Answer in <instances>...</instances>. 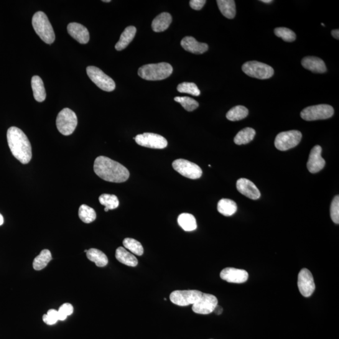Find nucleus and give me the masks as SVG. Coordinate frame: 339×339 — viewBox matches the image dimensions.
I'll use <instances>...</instances> for the list:
<instances>
[{"label": "nucleus", "instance_id": "nucleus-1", "mask_svg": "<svg viewBox=\"0 0 339 339\" xmlns=\"http://www.w3.org/2000/svg\"><path fill=\"white\" fill-rule=\"evenodd\" d=\"M94 171L102 179L110 182H124L129 177V171L125 167L104 156L96 158Z\"/></svg>", "mask_w": 339, "mask_h": 339}, {"label": "nucleus", "instance_id": "nucleus-2", "mask_svg": "<svg viewBox=\"0 0 339 339\" xmlns=\"http://www.w3.org/2000/svg\"><path fill=\"white\" fill-rule=\"evenodd\" d=\"M7 141L12 154L23 164L32 159V147L26 134L19 127H10L7 131Z\"/></svg>", "mask_w": 339, "mask_h": 339}, {"label": "nucleus", "instance_id": "nucleus-3", "mask_svg": "<svg viewBox=\"0 0 339 339\" xmlns=\"http://www.w3.org/2000/svg\"><path fill=\"white\" fill-rule=\"evenodd\" d=\"M173 72L172 66L169 63H152L142 66L139 70V75L147 81H160L169 78Z\"/></svg>", "mask_w": 339, "mask_h": 339}, {"label": "nucleus", "instance_id": "nucleus-4", "mask_svg": "<svg viewBox=\"0 0 339 339\" xmlns=\"http://www.w3.org/2000/svg\"><path fill=\"white\" fill-rule=\"evenodd\" d=\"M32 25L36 34L47 44L54 42L55 35L47 15L42 12L35 13L32 18Z\"/></svg>", "mask_w": 339, "mask_h": 339}, {"label": "nucleus", "instance_id": "nucleus-5", "mask_svg": "<svg viewBox=\"0 0 339 339\" xmlns=\"http://www.w3.org/2000/svg\"><path fill=\"white\" fill-rule=\"evenodd\" d=\"M56 125L61 134L69 136L73 133L77 127V116L71 109H63L58 114L57 119H56Z\"/></svg>", "mask_w": 339, "mask_h": 339}, {"label": "nucleus", "instance_id": "nucleus-6", "mask_svg": "<svg viewBox=\"0 0 339 339\" xmlns=\"http://www.w3.org/2000/svg\"><path fill=\"white\" fill-rule=\"evenodd\" d=\"M334 113V109L328 104L307 107L301 112L300 116L305 121L321 120L331 118Z\"/></svg>", "mask_w": 339, "mask_h": 339}, {"label": "nucleus", "instance_id": "nucleus-7", "mask_svg": "<svg viewBox=\"0 0 339 339\" xmlns=\"http://www.w3.org/2000/svg\"><path fill=\"white\" fill-rule=\"evenodd\" d=\"M242 70L249 77L259 80H267L274 75V69L271 66L257 61H250L244 63L242 67Z\"/></svg>", "mask_w": 339, "mask_h": 339}, {"label": "nucleus", "instance_id": "nucleus-8", "mask_svg": "<svg viewBox=\"0 0 339 339\" xmlns=\"http://www.w3.org/2000/svg\"><path fill=\"white\" fill-rule=\"evenodd\" d=\"M86 71L90 80L102 90L111 92L115 89L114 81L100 69L94 66H89L87 67Z\"/></svg>", "mask_w": 339, "mask_h": 339}, {"label": "nucleus", "instance_id": "nucleus-9", "mask_svg": "<svg viewBox=\"0 0 339 339\" xmlns=\"http://www.w3.org/2000/svg\"><path fill=\"white\" fill-rule=\"evenodd\" d=\"M302 138V132L297 130L282 132L275 139V146L280 151H287L297 147Z\"/></svg>", "mask_w": 339, "mask_h": 339}, {"label": "nucleus", "instance_id": "nucleus-10", "mask_svg": "<svg viewBox=\"0 0 339 339\" xmlns=\"http://www.w3.org/2000/svg\"><path fill=\"white\" fill-rule=\"evenodd\" d=\"M202 294L198 290H175L170 294V299L174 304L184 307L194 304Z\"/></svg>", "mask_w": 339, "mask_h": 339}, {"label": "nucleus", "instance_id": "nucleus-11", "mask_svg": "<svg viewBox=\"0 0 339 339\" xmlns=\"http://www.w3.org/2000/svg\"><path fill=\"white\" fill-rule=\"evenodd\" d=\"M172 166L180 175L190 179H198L202 175V170L199 166L187 160H176L173 162Z\"/></svg>", "mask_w": 339, "mask_h": 339}, {"label": "nucleus", "instance_id": "nucleus-12", "mask_svg": "<svg viewBox=\"0 0 339 339\" xmlns=\"http://www.w3.org/2000/svg\"><path fill=\"white\" fill-rule=\"evenodd\" d=\"M134 139L138 145L150 149H164L168 145L167 140L164 137L152 132L138 134Z\"/></svg>", "mask_w": 339, "mask_h": 339}, {"label": "nucleus", "instance_id": "nucleus-13", "mask_svg": "<svg viewBox=\"0 0 339 339\" xmlns=\"http://www.w3.org/2000/svg\"><path fill=\"white\" fill-rule=\"evenodd\" d=\"M298 287L300 294L305 297L312 296L315 290L313 275L307 268L301 269L298 276Z\"/></svg>", "mask_w": 339, "mask_h": 339}, {"label": "nucleus", "instance_id": "nucleus-14", "mask_svg": "<svg viewBox=\"0 0 339 339\" xmlns=\"http://www.w3.org/2000/svg\"><path fill=\"white\" fill-rule=\"evenodd\" d=\"M218 304V298L214 295L203 294L200 299L193 305L192 310L198 314H210L214 312Z\"/></svg>", "mask_w": 339, "mask_h": 339}, {"label": "nucleus", "instance_id": "nucleus-15", "mask_svg": "<svg viewBox=\"0 0 339 339\" xmlns=\"http://www.w3.org/2000/svg\"><path fill=\"white\" fill-rule=\"evenodd\" d=\"M322 149L319 145H316L311 150L307 164V169L310 173L320 172L325 165V160L322 157Z\"/></svg>", "mask_w": 339, "mask_h": 339}, {"label": "nucleus", "instance_id": "nucleus-16", "mask_svg": "<svg viewBox=\"0 0 339 339\" xmlns=\"http://www.w3.org/2000/svg\"><path fill=\"white\" fill-rule=\"evenodd\" d=\"M221 279L229 283L234 284H243L248 279V273L246 270L226 267L221 272Z\"/></svg>", "mask_w": 339, "mask_h": 339}, {"label": "nucleus", "instance_id": "nucleus-17", "mask_svg": "<svg viewBox=\"0 0 339 339\" xmlns=\"http://www.w3.org/2000/svg\"><path fill=\"white\" fill-rule=\"evenodd\" d=\"M237 189L241 194L252 200H257L261 197L258 188L251 180L247 178H239L236 182Z\"/></svg>", "mask_w": 339, "mask_h": 339}, {"label": "nucleus", "instance_id": "nucleus-18", "mask_svg": "<svg viewBox=\"0 0 339 339\" xmlns=\"http://www.w3.org/2000/svg\"><path fill=\"white\" fill-rule=\"evenodd\" d=\"M67 32L71 37L81 44H86L89 41V33L87 28L78 23H70Z\"/></svg>", "mask_w": 339, "mask_h": 339}, {"label": "nucleus", "instance_id": "nucleus-19", "mask_svg": "<svg viewBox=\"0 0 339 339\" xmlns=\"http://www.w3.org/2000/svg\"><path fill=\"white\" fill-rule=\"evenodd\" d=\"M183 49L195 54H202L207 52L209 46L205 43L198 42L192 37H185L181 41Z\"/></svg>", "mask_w": 339, "mask_h": 339}, {"label": "nucleus", "instance_id": "nucleus-20", "mask_svg": "<svg viewBox=\"0 0 339 339\" xmlns=\"http://www.w3.org/2000/svg\"><path fill=\"white\" fill-rule=\"evenodd\" d=\"M302 65L306 70L315 73H324L327 71L325 63L321 58L316 57H306L302 60Z\"/></svg>", "mask_w": 339, "mask_h": 339}, {"label": "nucleus", "instance_id": "nucleus-21", "mask_svg": "<svg viewBox=\"0 0 339 339\" xmlns=\"http://www.w3.org/2000/svg\"><path fill=\"white\" fill-rule=\"evenodd\" d=\"M172 17L169 13H162L153 20L152 27L155 32H162L169 27Z\"/></svg>", "mask_w": 339, "mask_h": 339}, {"label": "nucleus", "instance_id": "nucleus-22", "mask_svg": "<svg viewBox=\"0 0 339 339\" xmlns=\"http://www.w3.org/2000/svg\"><path fill=\"white\" fill-rule=\"evenodd\" d=\"M115 256L118 261L126 266L135 267L139 263L137 257L127 251L123 247H119L116 249Z\"/></svg>", "mask_w": 339, "mask_h": 339}, {"label": "nucleus", "instance_id": "nucleus-23", "mask_svg": "<svg viewBox=\"0 0 339 339\" xmlns=\"http://www.w3.org/2000/svg\"><path fill=\"white\" fill-rule=\"evenodd\" d=\"M137 29L133 26L126 28L121 35L120 39L115 45V48L118 51H121L127 47V46L133 40L136 35Z\"/></svg>", "mask_w": 339, "mask_h": 339}, {"label": "nucleus", "instance_id": "nucleus-24", "mask_svg": "<svg viewBox=\"0 0 339 339\" xmlns=\"http://www.w3.org/2000/svg\"><path fill=\"white\" fill-rule=\"evenodd\" d=\"M31 85L35 100L39 103L44 101L46 91L42 79L39 76H34L32 78Z\"/></svg>", "mask_w": 339, "mask_h": 339}, {"label": "nucleus", "instance_id": "nucleus-25", "mask_svg": "<svg viewBox=\"0 0 339 339\" xmlns=\"http://www.w3.org/2000/svg\"><path fill=\"white\" fill-rule=\"evenodd\" d=\"M221 14L227 19H233L236 16V4L234 0H218L217 1Z\"/></svg>", "mask_w": 339, "mask_h": 339}, {"label": "nucleus", "instance_id": "nucleus-26", "mask_svg": "<svg viewBox=\"0 0 339 339\" xmlns=\"http://www.w3.org/2000/svg\"><path fill=\"white\" fill-rule=\"evenodd\" d=\"M87 257L91 261L94 262L97 266L104 267L108 263L106 255L98 249L91 248L86 253Z\"/></svg>", "mask_w": 339, "mask_h": 339}, {"label": "nucleus", "instance_id": "nucleus-27", "mask_svg": "<svg viewBox=\"0 0 339 339\" xmlns=\"http://www.w3.org/2000/svg\"><path fill=\"white\" fill-rule=\"evenodd\" d=\"M178 223L185 231H193L197 229L195 217L188 213L181 214L178 218Z\"/></svg>", "mask_w": 339, "mask_h": 339}, {"label": "nucleus", "instance_id": "nucleus-28", "mask_svg": "<svg viewBox=\"0 0 339 339\" xmlns=\"http://www.w3.org/2000/svg\"><path fill=\"white\" fill-rule=\"evenodd\" d=\"M238 207L234 201L228 198L219 200L218 205V212L224 216H231L236 213Z\"/></svg>", "mask_w": 339, "mask_h": 339}, {"label": "nucleus", "instance_id": "nucleus-29", "mask_svg": "<svg viewBox=\"0 0 339 339\" xmlns=\"http://www.w3.org/2000/svg\"><path fill=\"white\" fill-rule=\"evenodd\" d=\"M52 259V254L48 249H43L40 253L34 259L33 262V267L35 270L40 271L45 268L47 264Z\"/></svg>", "mask_w": 339, "mask_h": 339}, {"label": "nucleus", "instance_id": "nucleus-30", "mask_svg": "<svg viewBox=\"0 0 339 339\" xmlns=\"http://www.w3.org/2000/svg\"><path fill=\"white\" fill-rule=\"evenodd\" d=\"M255 135H256V131L254 129L251 127H246L241 130L236 134L234 142L238 145L248 144L249 142L253 141Z\"/></svg>", "mask_w": 339, "mask_h": 339}, {"label": "nucleus", "instance_id": "nucleus-31", "mask_svg": "<svg viewBox=\"0 0 339 339\" xmlns=\"http://www.w3.org/2000/svg\"><path fill=\"white\" fill-rule=\"evenodd\" d=\"M248 114V109L246 107L236 106L228 112L226 114V118L229 121H237L246 118Z\"/></svg>", "mask_w": 339, "mask_h": 339}, {"label": "nucleus", "instance_id": "nucleus-32", "mask_svg": "<svg viewBox=\"0 0 339 339\" xmlns=\"http://www.w3.org/2000/svg\"><path fill=\"white\" fill-rule=\"evenodd\" d=\"M99 201L101 205L105 206L104 211L108 212L109 210H115L118 208L119 202L118 197L114 195L103 193L99 197Z\"/></svg>", "mask_w": 339, "mask_h": 339}, {"label": "nucleus", "instance_id": "nucleus-33", "mask_svg": "<svg viewBox=\"0 0 339 339\" xmlns=\"http://www.w3.org/2000/svg\"><path fill=\"white\" fill-rule=\"evenodd\" d=\"M79 217L83 223L89 224L96 220V213L93 208L83 205L80 206V210H79Z\"/></svg>", "mask_w": 339, "mask_h": 339}, {"label": "nucleus", "instance_id": "nucleus-34", "mask_svg": "<svg viewBox=\"0 0 339 339\" xmlns=\"http://www.w3.org/2000/svg\"><path fill=\"white\" fill-rule=\"evenodd\" d=\"M124 248L129 249L132 254L137 256H142L144 254V249L142 244L136 239L132 238H125L123 242Z\"/></svg>", "mask_w": 339, "mask_h": 339}, {"label": "nucleus", "instance_id": "nucleus-35", "mask_svg": "<svg viewBox=\"0 0 339 339\" xmlns=\"http://www.w3.org/2000/svg\"><path fill=\"white\" fill-rule=\"evenodd\" d=\"M174 100L180 103L187 111H194L199 106L197 101L189 97H175Z\"/></svg>", "mask_w": 339, "mask_h": 339}, {"label": "nucleus", "instance_id": "nucleus-36", "mask_svg": "<svg viewBox=\"0 0 339 339\" xmlns=\"http://www.w3.org/2000/svg\"><path fill=\"white\" fill-rule=\"evenodd\" d=\"M276 36L282 38L285 42H292L296 39V35L292 30L285 27H279L275 29Z\"/></svg>", "mask_w": 339, "mask_h": 339}, {"label": "nucleus", "instance_id": "nucleus-37", "mask_svg": "<svg viewBox=\"0 0 339 339\" xmlns=\"http://www.w3.org/2000/svg\"><path fill=\"white\" fill-rule=\"evenodd\" d=\"M177 91L181 93L189 94L191 95L198 96L200 91L197 85L192 83H183L177 86Z\"/></svg>", "mask_w": 339, "mask_h": 339}, {"label": "nucleus", "instance_id": "nucleus-38", "mask_svg": "<svg viewBox=\"0 0 339 339\" xmlns=\"http://www.w3.org/2000/svg\"><path fill=\"white\" fill-rule=\"evenodd\" d=\"M74 312V307L71 303H65L60 306L58 310V320L63 321L68 316L72 315Z\"/></svg>", "mask_w": 339, "mask_h": 339}, {"label": "nucleus", "instance_id": "nucleus-39", "mask_svg": "<svg viewBox=\"0 0 339 339\" xmlns=\"http://www.w3.org/2000/svg\"><path fill=\"white\" fill-rule=\"evenodd\" d=\"M330 217L335 224L339 223V197L335 196L330 206Z\"/></svg>", "mask_w": 339, "mask_h": 339}, {"label": "nucleus", "instance_id": "nucleus-40", "mask_svg": "<svg viewBox=\"0 0 339 339\" xmlns=\"http://www.w3.org/2000/svg\"><path fill=\"white\" fill-rule=\"evenodd\" d=\"M42 319L46 324L52 325L58 322V311L55 309H50L46 314L43 315Z\"/></svg>", "mask_w": 339, "mask_h": 339}, {"label": "nucleus", "instance_id": "nucleus-41", "mask_svg": "<svg viewBox=\"0 0 339 339\" xmlns=\"http://www.w3.org/2000/svg\"><path fill=\"white\" fill-rule=\"evenodd\" d=\"M206 3V0H191L190 6L193 10H200L205 6Z\"/></svg>", "mask_w": 339, "mask_h": 339}, {"label": "nucleus", "instance_id": "nucleus-42", "mask_svg": "<svg viewBox=\"0 0 339 339\" xmlns=\"http://www.w3.org/2000/svg\"><path fill=\"white\" fill-rule=\"evenodd\" d=\"M223 308L221 306L217 305L215 309H214V312L216 313L217 315H221L223 313Z\"/></svg>", "mask_w": 339, "mask_h": 339}, {"label": "nucleus", "instance_id": "nucleus-43", "mask_svg": "<svg viewBox=\"0 0 339 339\" xmlns=\"http://www.w3.org/2000/svg\"><path fill=\"white\" fill-rule=\"evenodd\" d=\"M332 35L335 39H339V30L338 29L333 30L332 31Z\"/></svg>", "mask_w": 339, "mask_h": 339}, {"label": "nucleus", "instance_id": "nucleus-44", "mask_svg": "<svg viewBox=\"0 0 339 339\" xmlns=\"http://www.w3.org/2000/svg\"><path fill=\"white\" fill-rule=\"evenodd\" d=\"M4 217H3L1 213H0V226H2L3 224H4Z\"/></svg>", "mask_w": 339, "mask_h": 339}, {"label": "nucleus", "instance_id": "nucleus-45", "mask_svg": "<svg viewBox=\"0 0 339 339\" xmlns=\"http://www.w3.org/2000/svg\"><path fill=\"white\" fill-rule=\"evenodd\" d=\"M261 2L264 4H271L273 2L272 0H262Z\"/></svg>", "mask_w": 339, "mask_h": 339}, {"label": "nucleus", "instance_id": "nucleus-46", "mask_svg": "<svg viewBox=\"0 0 339 339\" xmlns=\"http://www.w3.org/2000/svg\"><path fill=\"white\" fill-rule=\"evenodd\" d=\"M103 2L109 3V2H111V0H103Z\"/></svg>", "mask_w": 339, "mask_h": 339}]
</instances>
